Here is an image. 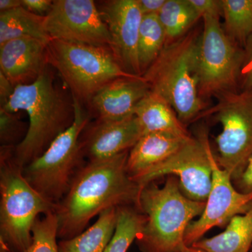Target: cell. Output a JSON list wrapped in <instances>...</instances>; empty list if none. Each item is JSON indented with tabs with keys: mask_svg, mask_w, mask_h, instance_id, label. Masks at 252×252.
Here are the masks:
<instances>
[{
	"mask_svg": "<svg viewBox=\"0 0 252 252\" xmlns=\"http://www.w3.org/2000/svg\"><path fill=\"white\" fill-rule=\"evenodd\" d=\"M129 152L89 162L79 169L67 193L56 205L59 238L66 240L80 234L94 217L108 209H138L142 187L127 173Z\"/></svg>",
	"mask_w": 252,
	"mask_h": 252,
	"instance_id": "6da1fadb",
	"label": "cell"
},
{
	"mask_svg": "<svg viewBox=\"0 0 252 252\" xmlns=\"http://www.w3.org/2000/svg\"><path fill=\"white\" fill-rule=\"evenodd\" d=\"M0 109L11 113L24 111L29 117L27 134L13 151V159L23 169L44 154L74 119L72 97L70 101L55 85L49 65L34 82L16 86L7 103Z\"/></svg>",
	"mask_w": 252,
	"mask_h": 252,
	"instance_id": "7a4b0ae2",
	"label": "cell"
},
{
	"mask_svg": "<svg viewBox=\"0 0 252 252\" xmlns=\"http://www.w3.org/2000/svg\"><path fill=\"white\" fill-rule=\"evenodd\" d=\"M205 203L190 200L180 189L178 179L167 176L162 187L152 182L142 187L138 210L145 216L136 242L142 252H175L186 245L190 222L200 217Z\"/></svg>",
	"mask_w": 252,
	"mask_h": 252,
	"instance_id": "3957f363",
	"label": "cell"
},
{
	"mask_svg": "<svg viewBox=\"0 0 252 252\" xmlns=\"http://www.w3.org/2000/svg\"><path fill=\"white\" fill-rule=\"evenodd\" d=\"M200 34L189 31L168 43L142 74L151 91L161 96L184 124L200 118L205 110L199 92L197 49Z\"/></svg>",
	"mask_w": 252,
	"mask_h": 252,
	"instance_id": "277c9868",
	"label": "cell"
},
{
	"mask_svg": "<svg viewBox=\"0 0 252 252\" xmlns=\"http://www.w3.org/2000/svg\"><path fill=\"white\" fill-rule=\"evenodd\" d=\"M14 149L1 147L0 153V240L11 252H23L31 245L36 220L55 212L56 205L25 179L23 168L13 159Z\"/></svg>",
	"mask_w": 252,
	"mask_h": 252,
	"instance_id": "5b68a950",
	"label": "cell"
},
{
	"mask_svg": "<svg viewBox=\"0 0 252 252\" xmlns=\"http://www.w3.org/2000/svg\"><path fill=\"white\" fill-rule=\"evenodd\" d=\"M46 60L48 65L59 73L71 94L82 103L89 104L111 81L139 77L125 72L112 50L106 46L51 39L47 45Z\"/></svg>",
	"mask_w": 252,
	"mask_h": 252,
	"instance_id": "8992f818",
	"label": "cell"
},
{
	"mask_svg": "<svg viewBox=\"0 0 252 252\" xmlns=\"http://www.w3.org/2000/svg\"><path fill=\"white\" fill-rule=\"evenodd\" d=\"M72 97L74 109L72 125L55 139L44 154L23 169L28 183L55 205L67 193L73 178L82 167L81 137L89 124V116L82 102Z\"/></svg>",
	"mask_w": 252,
	"mask_h": 252,
	"instance_id": "52a82bcc",
	"label": "cell"
},
{
	"mask_svg": "<svg viewBox=\"0 0 252 252\" xmlns=\"http://www.w3.org/2000/svg\"><path fill=\"white\" fill-rule=\"evenodd\" d=\"M216 97L217 103L200 118L212 116L221 126L215 158L233 180L252 157V89L227 91Z\"/></svg>",
	"mask_w": 252,
	"mask_h": 252,
	"instance_id": "ba28073f",
	"label": "cell"
},
{
	"mask_svg": "<svg viewBox=\"0 0 252 252\" xmlns=\"http://www.w3.org/2000/svg\"><path fill=\"white\" fill-rule=\"evenodd\" d=\"M220 13L203 16V30L197 49L199 92L202 98L236 91L243 49L228 37Z\"/></svg>",
	"mask_w": 252,
	"mask_h": 252,
	"instance_id": "9c48e42d",
	"label": "cell"
},
{
	"mask_svg": "<svg viewBox=\"0 0 252 252\" xmlns=\"http://www.w3.org/2000/svg\"><path fill=\"white\" fill-rule=\"evenodd\" d=\"M212 151L206 131L190 137L167 160L135 180L141 187L165 176L177 177L186 196L195 201L206 203L211 190Z\"/></svg>",
	"mask_w": 252,
	"mask_h": 252,
	"instance_id": "30bf717a",
	"label": "cell"
},
{
	"mask_svg": "<svg viewBox=\"0 0 252 252\" xmlns=\"http://www.w3.org/2000/svg\"><path fill=\"white\" fill-rule=\"evenodd\" d=\"M51 39L110 48L111 36L92 0H56L45 16Z\"/></svg>",
	"mask_w": 252,
	"mask_h": 252,
	"instance_id": "8fae6325",
	"label": "cell"
},
{
	"mask_svg": "<svg viewBox=\"0 0 252 252\" xmlns=\"http://www.w3.org/2000/svg\"><path fill=\"white\" fill-rule=\"evenodd\" d=\"M212 182L205 210L197 220L189 225L185 235L187 246L203 238L215 227L223 228L233 217L243 215L252 206V192L243 193L233 185L231 175L220 166L215 154L211 155Z\"/></svg>",
	"mask_w": 252,
	"mask_h": 252,
	"instance_id": "7c38bea8",
	"label": "cell"
},
{
	"mask_svg": "<svg viewBox=\"0 0 252 252\" xmlns=\"http://www.w3.org/2000/svg\"><path fill=\"white\" fill-rule=\"evenodd\" d=\"M111 36L113 54L128 74L142 76L138 60V39L143 14L137 0L104 1L99 8Z\"/></svg>",
	"mask_w": 252,
	"mask_h": 252,
	"instance_id": "4fadbf2b",
	"label": "cell"
},
{
	"mask_svg": "<svg viewBox=\"0 0 252 252\" xmlns=\"http://www.w3.org/2000/svg\"><path fill=\"white\" fill-rule=\"evenodd\" d=\"M143 135L135 115L121 120L97 119L81 140L83 155L89 158V162L112 158L130 151Z\"/></svg>",
	"mask_w": 252,
	"mask_h": 252,
	"instance_id": "5bb4252c",
	"label": "cell"
},
{
	"mask_svg": "<svg viewBox=\"0 0 252 252\" xmlns=\"http://www.w3.org/2000/svg\"><path fill=\"white\" fill-rule=\"evenodd\" d=\"M48 44L32 37L6 41L0 45V72L15 87L32 84L48 67Z\"/></svg>",
	"mask_w": 252,
	"mask_h": 252,
	"instance_id": "9a60e30c",
	"label": "cell"
},
{
	"mask_svg": "<svg viewBox=\"0 0 252 252\" xmlns=\"http://www.w3.org/2000/svg\"><path fill=\"white\" fill-rule=\"evenodd\" d=\"M150 91L142 76L119 78L97 92L89 105L98 120H121L134 115L136 106Z\"/></svg>",
	"mask_w": 252,
	"mask_h": 252,
	"instance_id": "2e32d148",
	"label": "cell"
},
{
	"mask_svg": "<svg viewBox=\"0 0 252 252\" xmlns=\"http://www.w3.org/2000/svg\"><path fill=\"white\" fill-rule=\"evenodd\" d=\"M190 137H180L168 134H144L129 152L127 171L132 180L165 161Z\"/></svg>",
	"mask_w": 252,
	"mask_h": 252,
	"instance_id": "e0dca14e",
	"label": "cell"
},
{
	"mask_svg": "<svg viewBox=\"0 0 252 252\" xmlns=\"http://www.w3.org/2000/svg\"><path fill=\"white\" fill-rule=\"evenodd\" d=\"M134 115L144 134L164 133L177 137H190L175 111L161 96L150 91L137 104Z\"/></svg>",
	"mask_w": 252,
	"mask_h": 252,
	"instance_id": "ac0fdd59",
	"label": "cell"
},
{
	"mask_svg": "<svg viewBox=\"0 0 252 252\" xmlns=\"http://www.w3.org/2000/svg\"><path fill=\"white\" fill-rule=\"evenodd\" d=\"M191 247L206 252H251L252 206L230 220L224 231L210 238H202Z\"/></svg>",
	"mask_w": 252,
	"mask_h": 252,
	"instance_id": "d6986e66",
	"label": "cell"
},
{
	"mask_svg": "<svg viewBox=\"0 0 252 252\" xmlns=\"http://www.w3.org/2000/svg\"><path fill=\"white\" fill-rule=\"evenodd\" d=\"M118 207L108 209L99 215L94 225L72 238L61 240L60 252H104L117 225Z\"/></svg>",
	"mask_w": 252,
	"mask_h": 252,
	"instance_id": "ffe728a7",
	"label": "cell"
},
{
	"mask_svg": "<svg viewBox=\"0 0 252 252\" xmlns=\"http://www.w3.org/2000/svg\"><path fill=\"white\" fill-rule=\"evenodd\" d=\"M45 16L34 14L23 6L0 12V45L11 39L32 37L51 40L44 26Z\"/></svg>",
	"mask_w": 252,
	"mask_h": 252,
	"instance_id": "44dd1931",
	"label": "cell"
},
{
	"mask_svg": "<svg viewBox=\"0 0 252 252\" xmlns=\"http://www.w3.org/2000/svg\"><path fill=\"white\" fill-rule=\"evenodd\" d=\"M158 16L166 34V44L189 32L200 18L189 0H166Z\"/></svg>",
	"mask_w": 252,
	"mask_h": 252,
	"instance_id": "7402d4cb",
	"label": "cell"
},
{
	"mask_svg": "<svg viewBox=\"0 0 252 252\" xmlns=\"http://www.w3.org/2000/svg\"><path fill=\"white\" fill-rule=\"evenodd\" d=\"M220 4L225 32L244 48L252 35V0H220Z\"/></svg>",
	"mask_w": 252,
	"mask_h": 252,
	"instance_id": "603a6c76",
	"label": "cell"
},
{
	"mask_svg": "<svg viewBox=\"0 0 252 252\" xmlns=\"http://www.w3.org/2000/svg\"><path fill=\"white\" fill-rule=\"evenodd\" d=\"M167 38L158 15L144 16L138 39V60L143 74L166 45Z\"/></svg>",
	"mask_w": 252,
	"mask_h": 252,
	"instance_id": "cb8c5ba5",
	"label": "cell"
},
{
	"mask_svg": "<svg viewBox=\"0 0 252 252\" xmlns=\"http://www.w3.org/2000/svg\"><path fill=\"white\" fill-rule=\"evenodd\" d=\"M145 220V216L134 206L118 207L115 231L104 252H127Z\"/></svg>",
	"mask_w": 252,
	"mask_h": 252,
	"instance_id": "d4e9b609",
	"label": "cell"
},
{
	"mask_svg": "<svg viewBox=\"0 0 252 252\" xmlns=\"http://www.w3.org/2000/svg\"><path fill=\"white\" fill-rule=\"evenodd\" d=\"M59 221L56 212L39 217L32 228V238L30 246L23 252H60Z\"/></svg>",
	"mask_w": 252,
	"mask_h": 252,
	"instance_id": "484cf974",
	"label": "cell"
},
{
	"mask_svg": "<svg viewBox=\"0 0 252 252\" xmlns=\"http://www.w3.org/2000/svg\"><path fill=\"white\" fill-rule=\"evenodd\" d=\"M26 125L16 115V113H11L0 109V143L1 147H12L14 148L21 142L20 139L25 133Z\"/></svg>",
	"mask_w": 252,
	"mask_h": 252,
	"instance_id": "4316f807",
	"label": "cell"
},
{
	"mask_svg": "<svg viewBox=\"0 0 252 252\" xmlns=\"http://www.w3.org/2000/svg\"><path fill=\"white\" fill-rule=\"evenodd\" d=\"M238 86H240V90L252 89V35L249 38L243 48Z\"/></svg>",
	"mask_w": 252,
	"mask_h": 252,
	"instance_id": "83f0119b",
	"label": "cell"
},
{
	"mask_svg": "<svg viewBox=\"0 0 252 252\" xmlns=\"http://www.w3.org/2000/svg\"><path fill=\"white\" fill-rule=\"evenodd\" d=\"M235 188L243 193L252 192V157L243 172L233 180Z\"/></svg>",
	"mask_w": 252,
	"mask_h": 252,
	"instance_id": "f1b7e54d",
	"label": "cell"
},
{
	"mask_svg": "<svg viewBox=\"0 0 252 252\" xmlns=\"http://www.w3.org/2000/svg\"><path fill=\"white\" fill-rule=\"evenodd\" d=\"M195 11L198 12L200 18L205 15L220 13L221 14V4L220 0H189Z\"/></svg>",
	"mask_w": 252,
	"mask_h": 252,
	"instance_id": "f546056e",
	"label": "cell"
},
{
	"mask_svg": "<svg viewBox=\"0 0 252 252\" xmlns=\"http://www.w3.org/2000/svg\"><path fill=\"white\" fill-rule=\"evenodd\" d=\"M52 0H22V6L34 14L45 16L52 7Z\"/></svg>",
	"mask_w": 252,
	"mask_h": 252,
	"instance_id": "4dcf8cb0",
	"label": "cell"
},
{
	"mask_svg": "<svg viewBox=\"0 0 252 252\" xmlns=\"http://www.w3.org/2000/svg\"><path fill=\"white\" fill-rule=\"evenodd\" d=\"M143 16L158 15L166 0H137Z\"/></svg>",
	"mask_w": 252,
	"mask_h": 252,
	"instance_id": "1f68e13d",
	"label": "cell"
},
{
	"mask_svg": "<svg viewBox=\"0 0 252 252\" xmlns=\"http://www.w3.org/2000/svg\"><path fill=\"white\" fill-rule=\"evenodd\" d=\"M15 86L0 72V107H3L14 94Z\"/></svg>",
	"mask_w": 252,
	"mask_h": 252,
	"instance_id": "d6a6232c",
	"label": "cell"
},
{
	"mask_svg": "<svg viewBox=\"0 0 252 252\" xmlns=\"http://www.w3.org/2000/svg\"><path fill=\"white\" fill-rule=\"evenodd\" d=\"M22 6V0H0V11H11Z\"/></svg>",
	"mask_w": 252,
	"mask_h": 252,
	"instance_id": "836d02e7",
	"label": "cell"
},
{
	"mask_svg": "<svg viewBox=\"0 0 252 252\" xmlns=\"http://www.w3.org/2000/svg\"><path fill=\"white\" fill-rule=\"evenodd\" d=\"M175 252H206L199 249L193 248V247L185 246V248L181 249L179 251Z\"/></svg>",
	"mask_w": 252,
	"mask_h": 252,
	"instance_id": "e575fe53",
	"label": "cell"
},
{
	"mask_svg": "<svg viewBox=\"0 0 252 252\" xmlns=\"http://www.w3.org/2000/svg\"><path fill=\"white\" fill-rule=\"evenodd\" d=\"M251 252H252V248Z\"/></svg>",
	"mask_w": 252,
	"mask_h": 252,
	"instance_id": "d590c367",
	"label": "cell"
}]
</instances>
